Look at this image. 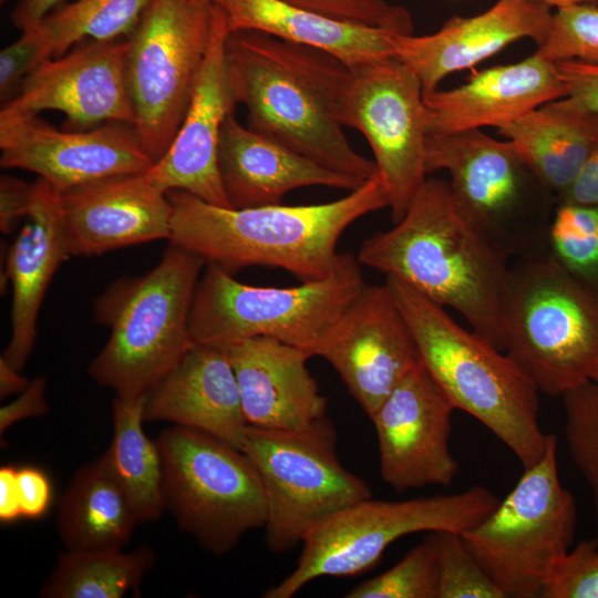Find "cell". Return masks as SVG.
I'll return each instance as SVG.
<instances>
[{"label": "cell", "mask_w": 598, "mask_h": 598, "mask_svg": "<svg viewBox=\"0 0 598 598\" xmlns=\"http://www.w3.org/2000/svg\"><path fill=\"white\" fill-rule=\"evenodd\" d=\"M226 63L248 127L340 174L367 182L374 161L344 134L352 70L334 55L256 30L229 32Z\"/></svg>", "instance_id": "6da1fadb"}, {"label": "cell", "mask_w": 598, "mask_h": 598, "mask_svg": "<svg viewBox=\"0 0 598 598\" xmlns=\"http://www.w3.org/2000/svg\"><path fill=\"white\" fill-rule=\"evenodd\" d=\"M357 258L454 309L504 351L503 302L511 260L463 219L448 182L426 179L403 218L363 240Z\"/></svg>", "instance_id": "7a4b0ae2"}, {"label": "cell", "mask_w": 598, "mask_h": 598, "mask_svg": "<svg viewBox=\"0 0 598 598\" xmlns=\"http://www.w3.org/2000/svg\"><path fill=\"white\" fill-rule=\"evenodd\" d=\"M169 240L230 274L250 266L285 269L301 281L332 271L339 238L355 220L389 207L378 173L348 195L323 204L226 208L178 189L167 192Z\"/></svg>", "instance_id": "3957f363"}, {"label": "cell", "mask_w": 598, "mask_h": 598, "mask_svg": "<svg viewBox=\"0 0 598 598\" xmlns=\"http://www.w3.org/2000/svg\"><path fill=\"white\" fill-rule=\"evenodd\" d=\"M416 346L419 359L455 410L487 427L523 468L545 455L554 434L539 423V390L491 341L460 326L445 310L405 282L386 277Z\"/></svg>", "instance_id": "277c9868"}, {"label": "cell", "mask_w": 598, "mask_h": 598, "mask_svg": "<svg viewBox=\"0 0 598 598\" xmlns=\"http://www.w3.org/2000/svg\"><path fill=\"white\" fill-rule=\"evenodd\" d=\"M204 258L171 241L146 275L114 282L96 299L110 338L87 372L116 395L146 394L192 348L188 319Z\"/></svg>", "instance_id": "5b68a950"}, {"label": "cell", "mask_w": 598, "mask_h": 598, "mask_svg": "<svg viewBox=\"0 0 598 598\" xmlns=\"http://www.w3.org/2000/svg\"><path fill=\"white\" fill-rule=\"evenodd\" d=\"M504 352L550 396L598 372V293L548 252L511 260L503 302Z\"/></svg>", "instance_id": "8992f818"}, {"label": "cell", "mask_w": 598, "mask_h": 598, "mask_svg": "<svg viewBox=\"0 0 598 598\" xmlns=\"http://www.w3.org/2000/svg\"><path fill=\"white\" fill-rule=\"evenodd\" d=\"M357 256L341 254L326 277L293 287L243 283L220 266L207 262L199 279L188 319L195 344L225 348L269 337L315 351L332 326L364 288Z\"/></svg>", "instance_id": "52a82bcc"}, {"label": "cell", "mask_w": 598, "mask_h": 598, "mask_svg": "<svg viewBox=\"0 0 598 598\" xmlns=\"http://www.w3.org/2000/svg\"><path fill=\"white\" fill-rule=\"evenodd\" d=\"M426 173L445 169L463 219L509 260L547 252L554 209L511 141L473 128L426 137ZM555 195V194H554Z\"/></svg>", "instance_id": "ba28073f"}, {"label": "cell", "mask_w": 598, "mask_h": 598, "mask_svg": "<svg viewBox=\"0 0 598 598\" xmlns=\"http://www.w3.org/2000/svg\"><path fill=\"white\" fill-rule=\"evenodd\" d=\"M501 498L482 485L406 501L355 502L315 524L301 540L295 569L264 598H291L320 577H349L372 568L399 538L415 533H464L483 522Z\"/></svg>", "instance_id": "9c48e42d"}, {"label": "cell", "mask_w": 598, "mask_h": 598, "mask_svg": "<svg viewBox=\"0 0 598 598\" xmlns=\"http://www.w3.org/2000/svg\"><path fill=\"white\" fill-rule=\"evenodd\" d=\"M156 444L164 506L203 547L221 555L246 533L265 527V489L241 450L182 425L163 431Z\"/></svg>", "instance_id": "30bf717a"}, {"label": "cell", "mask_w": 598, "mask_h": 598, "mask_svg": "<svg viewBox=\"0 0 598 598\" xmlns=\"http://www.w3.org/2000/svg\"><path fill=\"white\" fill-rule=\"evenodd\" d=\"M577 505L559 477L557 437L478 525L462 533L506 598H542L554 563L573 546Z\"/></svg>", "instance_id": "8fae6325"}, {"label": "cell", "mask_w": 598, "mask_h": 598, "mask_svg": "<svg viewBox=\"0 0 598 598\" xmlns=\"http://www.w3.org/2000/svg\"><path fill=\"white\" fill-rule=\"evenodd\" d=\"M213 2L152 0L127 37L125 78L134 130L157 162L187 112L210 41Z\"/></svg>", "instance_id": "7c38bea8"}, {"label": "cell", "mask_w": 598, "mask_h": 598, "mask_svg": "<svg viewBox=\"0 0 598 598\" xmlns=\"http://www.w3.org/2000/svg\"><path fill=\"white\" fill-rule=\"evenodd\" d=\"M240 450L265 489L264 528L271 551L290 550L315 524L372 497L369 485L340 463L336 432L328 419L303 431L248 425Z\"/></svg>", "instance_id": "4fadbf2b"}, {"label": "cell", "mask_w": 598, "mask_h": 598, "mask_svg": "<svg viewBox=\"0 0 598 598\" xmlns=\"http://www.w3.org/2000/svg\"><path fill=\"white\" fill-rule=\"evenodd\" d=\"M352 72L343 123L361 132L370 144L395 224L427 175L422 84L396 56Z\"/></svg>", "instance_id": "5bb4252c"}, {"label": "cell", "mask_w": 598, "mask_h": 598, "mask_svg": "<svg viewBox=\"0 0 598 598\" xmlns=\"http://www.w3.org/2000/svg\"><path fill=\"white\" fill-rule=\"evenodd\" d=\"M0 150L1 167L33 172L61 193L155 163L134 127L120 122L62 131L38 115L0 114Z\"/></svg>", "instance_id": "9a60e30c"}, {"label": "cell", "mask_w": 598, "mask_h": 598, "mask_svg": "<svg viewBox=\"0 0 598 598\" xmlns=\"http://www.w3.org/2000/svg\"><path fill=\"white\" fill-rule=\"evenodd\" d=\"M454 410L419 359L370 419L384 483L406 492L454 482L458 462L448 444Z\"/></svg>", "instance_id": "2e32d148"}, {"label": "cell", "mask_w": 598, "mask_h": 598, "mask_svg": "<svg viewBox=\"0 0 598 598\" xmlns=\"http://www.w3.org/2000/svg\"><path fill=\"white\" fill-rule=\"evenodd\" d=\"M371 416L417 362L411 331L385 282L365 285L315 351Z\"/></svg>", "instance_id": "e0dca14e"}, {"label": "cell", "mask_w": 598, "mask_h": 598, "mask_svg": "<svg viewBox=\"0 0 598 598\" xmlns=\"http://www.w3.org/2000/svg\"><path fill=\"white\" fill-rule=\"evenodd\" d=\"M127 38L90 39L70 52L40 64L2 103L0 114L62 112L69 123L90 127L101 122L134 125L125 78Z\"/></svg>", "instance_id": "ac0fdd59"}, {"label": "cell", "mask_w": 598, "mask_h": 598, "mask_svg": "<svg viewBox=\"0 0 598 598\" xmlns=\"http://www.w3.org/2000/svg\"><path fill=\"white\" fill-rule=\"evenodd\" d=\"M227 18L213 2L207 53L183 123L167 152L147 171L164 192L178 189L202 200L231 208L218 167V145L226 117L237 101L226 63Z\"/></svg>", "instance_id": "d6986e66"}, {"label": "cell", "mask_w": 598, "mask_h": 598, "mask_svg": "<svg viewBox=\"0 0 598 598\" xmlns=\"http://www.w3.org/2000/svg\"><path fill=\"white\" fill-rule=\"evenodd\" d=\"M61 207L70 256H97L171 238L172 204L147 172L61 193Z\"/></svg>", "instance_id": "ffe728a7"}, {"label": "cell", "mask_w": 598, "mask_h": 598, "mask_svg": "<svg viewBox=\"0 0 598 598\" xmlns=\"http://www.w3.org/2000/svg\"><path fill=\"white\" fill-rule=\"evenodd\" d=\"M551 8L524 0H498L473 17H454L427 35H395V56L420 79L423 96L448 74L470 69L522 39L545 40Z\"/></svg>", "instance_id": "44dd1931"}, {"label": "cell", "mask_w": 598, "mask_h": 598, "mask_svg": "<svg viewBox=\"0 0 598 598\" xmlns=\"http://www.w3.org/2000/svg\"><path fill=\"white\" fill-rule=\"evenodd\" d=\"M248 425L303 431L327 419V400L307 362L311 354L269 337L225 348Z\"/></svg>", "instance_id": "7402d4cb"}, {"label": "cell", "mask_w": 598, "mask_h": 598, "mask_svg": "<svg viewBox=\"0 0 598 598\" xmlns=\"http://www.w3.org/2000/svg\"><path fill=\"white\" fill-rule=\"evenodd\" d=\"M567 96L556 63L534 53L517 63L476 72L465 84L423 96L427 135L509 124L538 106Z\"/></svg>", "instance_id": "603a6c76"}, {"label": "cell", "mask_w": 598, "mask_h": 598, "mask_svg": "<svg viewBox=\"0 0 598 598\" xmlns=\"http://www.w3.org/2000/svg\"><path fill=\"white\" fill-rule=\"evenodd\" d=\"M168 421L240 450L248 426L224 349L194 344L146 393L144 421Z\"/></svg>", "instance_id": "cb8c5ba5"}, {"label": "cell", "mask_w": 598, "mask_h": 598, "mask_svg": "<svg viewBox=\"0 0 598 598\" xmlns=\"http://www.w3.org/2000/svg\"><path fill=\"white\" fill-rule=\"evenodd\" d=\"M218 167L231 208L281 204L290 190L326 186L352 192L363 183L326 168L285 145L243 126L230 113L221 127Z\"/></svg>", "instance_id": "d4e9b609"}, {"label": "cell", "mask_w": 598, "mask_h": 598, "mask_svg": "<svg viewBox=\"0 0 598 598\" xmlns=\"http://www.w3.org/2000/svg\"><path fill=\"white\" fill-rule=\"evenodd\" d=\"M28 220L11 245L6 279L12 285L11 339L2 358L21 370L37 337V319L47 288L70 257L62 218L61 192L39 177Z\"/></svg>", "instance_id": "484cf974"}, {"label": "cell", "mask_w": 598, "mask_h": 598, "mask_svg": "<svg viewBox=\"0 0 598 598\" xmlns=\"http://www.w3.org/2000/svg\"><path fill=\"white\" fill-rule=\"evenodd\" d=\"M224 10L229 32L256 30L321 49L352 71L395 56V33L354 24L280 0H213Z\"/></svg>", "instance_id": "4316f807"}, {"label": "cell", "mask_w": 598, "mask_h": 598, "mask_svg": "<svg viewBox=\"0 0 598 598\" xmlns=\"http://www.w3.org/2000/svg\"><path fill=\"white\" fill-rule=\"evenodd\" d=\"M498 130L513 143L524 165L558 198L598 142V113L565 96Z\"/></svg>", "instance_id": "83f0119b"}, {"label": "cell", "mask_w": 598, "mask_h": 598, "mask_svg": "<svg viewBox=\"0 0 598 598\" xmlns=\"http://www.w3.org/2000/svg\"><path fill=\"white\" fill-rule=\"evenodd\" d=\"M137 523L104 455L75 473L56 515L58 532L69 551L121 550Z\"/></svg>", "instance_id": "f1b7e54d"}, {"label": "cell", "mask_w": 598, "mask_h": 598, "mask_svg": "<svg viewBox=\"0 0 598 598\" xmlns=\"http://www.w3.org/2000/svg\"><path fill=\"white\" fill-rule=\"evenodd\" d=\"M145 396L116 395L113 401V439L103 454L130 499L138 523L157 519L165 508L159 450L142 426Z\"/></svg>", "instance_id": "f546056e"}, {"label": "cell", "mask_w": 598, "mask_h": 598, "mask_svg": "<svg viewBox=\"0 0 598 598\" xmlns=\"http://www.w3.org/2000/svg\"><path fill=\"white\" fill-rule=\"evenodd\" d=\"M155 564L154 551L138 547L121 550L60 553L40 596L47 598H121L138 592L143 577Z\"/></svg>", "instance_id": "4dcf8cb0"}, {"label": "cell", "mask_w": 598, "mask_h": 598, "mask_svg": "<svg viewBox=\"0 0 598 598\" xmlns=\"http://www.w3.org/2000/svg\"><path fill=\"white\" fill-rule=\"evenodd\" d=\"M152 0H76L41 23L54 41V56L85 39L111 41L127 38Z\"/></svg>", "instance_id": "1f68e13d"}, {"label": "cell", "mask_w": 598, "mask_h": 598, "mask_svg": "<svg viewBox=\"0 0 598 598\" xmlns=\"http://www.w3.org/2000/svg\"><path fill=\"white\" fill-rule=\"evenodd\" d=\"M547 252L598 293V205L558 202L547 231Z\"/></svg>", "instance_id": "d6a6232c"}, {"label": "cell", "mask_w": 598, "mask_h": 598, "mask_svg": "<svg viewBox=\"0 0 598 598\" xmlns=\"http://www.w3.org/2000/svg\"><path fill=\"white\" fill-rule=\"evenodd\" d=\"M561 398L565 443L590 492L598 534V383L588 381Z\"/></svg>", "instance_id": "836d02e7"}, {"label": "cell", "mask_w": 598, "mask_h": 598, "mask_svg": "<svg viewBox=\"0 0 598 598\" xmlns=\"http://www.w3.org/2000/svg\"><path fill=\"white\" fill-rule=\"evenodd\" d=\"M439 565L435 544L429 536L398 564L353 589L347 598H436Z\"/></svg>", "instance_id": "e575fe53"}, {"label": "cell", "mask_w": 598, "mask_h": 598, "mask_svg": "<svg viewBox=\"0 0 598 598\" xmlns=\"http://www.w3.org/2000/svg\"><path fill=\"white\" fill-rule=\"evenodd\" d=\"M437 556L436 598H506L466 546L460 533H431Z\"/></svg>", "instance_id": "d590c367"}, {"label": "cell", "mask_w": 598, "mask_h": 598, "mask_svg": "<svg viewBox=\"0 0 598 598\" xmlns=\"http://www.w3.org/2000/svg\"><path fill=\"white\" fill-rule=\"evenodd\" d=\"M535 53L554 63L575 60L598 64V6L578 3L557 8Z\"/></svg>", "instance_id": "8d00e7d4"}, {"label": "cell", "mask_w": 598, "mask_h": 598, "mask_svg": "<svg viewBox=\"0 0 598 598\" xmlns=\"http://www.w3.org/2000/svg\"><path fill=\"white\" fill-rule=\"evenodd\" d=\"M322 16L402 35L413 34L410 11L388 0H280Z\"/></svg>", "instance_id": "74e56055"}, {"label": "cell", "mask_w": 598, "mask_h": 598, "mask_svg": "<svg viewBox=\"0 0 598 598\" xmlns=\"http://www.w3.org/2000/svg\"><path fill=\"white\" fill-rule=\"evenodd\" d=\"M542 598H598V539H584L551 566Z\"/></svg>", "instance_id": "f35d334b"}, {"label": "cell", "mask_w": 598, "mask_h": 598, "mask_svg": "<svg viewBox=\"0 0 598 598\" xmlns=\"http://www.w3.org/2000/svg\"><path fill=\"white\" fill-rule=\"evenodd\" d=\"M53 56V38L41 22L23 30L21 37L0 53L1 102L9 101L24 79Z\"/></svg>", "instance_id": "ab89813d"}, {"label": "cell", "mask_w": 598, "mask_h": 598, "mask_svg": "<svg viewBox=\"0 0 598 598\" xmlns=\"http://www.w3.org/2000/svg\"><path fill=\"white\" fill-rule=\"evenodd\" d=\"M17 486L22 518H39L48 512L52 486L42 470L33 466L18 468Z\"/></svg>", "instance_id": "60d3db41"}, {"label": "cell", "mask_w": 598, "mask_h": 598, "mask_svg": "<svg viewBox=\"0 0 598 598\" xmlns=\"http://www.w3.org/2000/svg\"><path fill=\"white\" fill-rule=\"evenodd\" d=\"M566 85L567 96L598 113V64L580 61H561L556 63Z\"/></svg>", "instance_id": "b9f144b4"}, {"label": "cell", "mask_w": 598, "mask_h": 598, "mask_svg": "<svg viewBox=\"0 0 598 598\" xmlns=\"http://www.w3.org/2000/svg\"><path fill=\"white\" fill-rule=\"evenodd\" d=\"M33 195V183L1 175L0 178V229L11 233L22 217L30 210Z\"/></svg>", "instance_id": "7bdbcfd3"}, {"label": "cell", "mask_w": 598, "mask_h": 598, "mask_svg": "<svg viewBox=\"0 0 598 598\" xmlns=\"http://www.w3.org/2000/svg\"><path fill=\"white\" fill-rule=\"evenodd\" d=\"M45 379H34L13 402L0 409V433L7 431L19 420L45 415L49 406L44 399Z\"/></svg>", "instance_id": "ee69618b"}, {"label": "cell", "mask_w": 598, "mask_h": 598, "mask_svg": "<svg viewBox=\"0 0 598 598\" xmlns=\"http://www.w3.org/2000/svg\"><path fill=\"white\" fill-rule=\"evenodd\" d=\"M558 202L598 205V142L590 151L579 174Z\"/></svg>", "instance_id": "f6af8a7d"}, {"label": "cell", "mask_w": 598, "mask_h": 598, "mask_svg": "<svg viewBox=\"0 0 598 598\" xmlns=\"http://www.w3.org/2000/svg\"><path fill=\"white\" fill-rule=\"evenodd\" d=\"M18 467L1 466L0 468V520L1 523H11L22 518L18 486Z\"/></svg>", "instance_id": "bcb514c9"}, {"label": "cell", "mask_w": 598, "mask_h": 598, "mask_svg": "<svg viewBox=\"0 0 598 598\" xmlns=\"http://www.w3.org/2000/svg\"><path fill=\"white\" fill-rule=\"evenodd\" d=\"M62 0H19L11 12L12 23L21 31L39 24Z\"/></svg>", "instance_id": "7dc6e473"}, {"label": "cell", "mask_w": 598, "mask_h": 598, "mask_svg": "<svg viewBox=\"0 0 598 598\" xmlns=\"http://www.w3.org/2000/svg\"><path fill=\"white\" fill-rule=\"evenodd\" d=\"M29 382L19 374V370L9 364L2 357L0 359V396L24 391Z\"/></svg>", "instance_id": "c3c4849f"}, {"label": "cell", "mask_w": 598, "mask_h": 598, "mask_svg": "<svg viewBox=\"0 0 598 598\" xmlns=\"http://www.w3.org/2000/svg\"><path fill=\"white\" fill-rule=\"evenodd\" d=\"M524 1H534V2H540L544 4L557 8L570 6V4H578V3H591L598 6V0H524Z\"/></svg>", "instance_id": "681fc988"}, {"label": "cell", "mask_w": 598, "mask_h": 598, "mask_svg": "<svg viewBox=\"0 0 598 598\" xmlns=\"http://www.w3.org/2000/svg\"><path fill=\"white\" fill-rule=\"evenodd\" d=\"M594 381H596L598 383V372L596 373V375L594 378Z\"/></svg>", "instance_id": "f907efd6"}, {"label": "cell", "mask_w": 598, "mask_h": 598, "mask_svg": "<svg viewBox=\"0 0 598 598\" xmlns=\"http://www.w3.org/2000/svg\"><path fill=\"white\" fill-rule=\"evenodd\" d=\"M208 1H212V2H213V0H208Z\"/></svg>", "instance_id": "816d5d0a"}]
</instances>
